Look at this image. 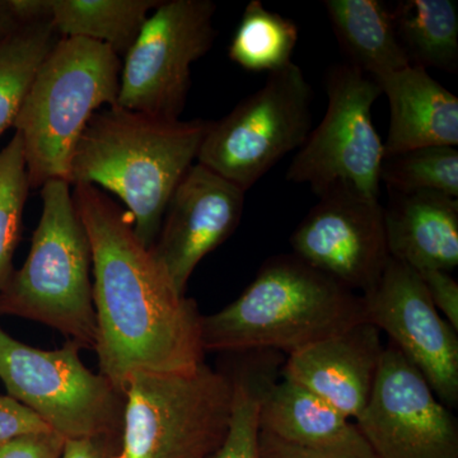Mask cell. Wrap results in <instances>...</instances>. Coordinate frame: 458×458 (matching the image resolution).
<instances>
[{"label":"cell","instance_id":"6da1fadb","mask_svg":"<svg viewBox=\"0 0 458 458\" xmlns=\"http://www.w3.org/2000/svg\"><path fill=\"white\" fill-rule=\"evenodd\" d=\"M73 186L92 250L99 373L123 391L135 370L197 369L205 363L198 303L140 242L131 214L96 186Z\"/></svg>","mask_w":458,"mask_h":458},{"label":"cell","instance_id":"7a4b0ae2","mask_svg":"<svg viewBox=\"0 0 458 458\" xmlns=\"http://www.w3.org/2000/svg\"><path fill=\"white\" fill-rule=\"evenodd\" d=\"M209 122L165 120L120 106L98 111L72 157L71 185L122 199L132 228L152 249L174 189L198 158Z\"/></svg>","mask_w":458,"mask_h":458},{"label":"cell","instance_id":"3957f363","mask_svg":"<svg viewBox=\"0 0 458 458\" xmlns=\"http://www.w3.org/2000/svg\"><path fill=\"white\" fill-rule=\"evenodd\" d=\"M367 321L360 294L294 254L267 259L243 293L221 311L203 316L207 352H282L307 346Z\"/></svg>","mask_w":458,"mask_h":458},{"label":"cell","instance_id":"277c9868","mask_svg":"<svg viewBox=\"0 0 458 458\" xmlns=\"http://www.w3.org/2000/svg\"><path fill=\"white\" fill-rule=\"evenodd\" d=\"M122 60L110 47L62 38L42 63L13 123L22 140L30 188L71 183L72 157L90 117L116 106Z\"/></svg>","mask_w":458,"mask_h":458},{"label":"cell","instance_id":"5b68a950","mask_svg":"<svg viewBox=\"0 0 458 458\" xmlns=\"http://www.w3.org/2000/svg\"><path fill=\"white\" fill-rule=\"evenodd\" d=\"M64 180L41 188L42 214L20 270L0 291V316H16L55 328L68 342L95 351L98 318L90 282L89 234Z\"/></svg>","mask_w":458,"mask_h":458},{"label":"cell","instance_id":"8992f818","mask_svg":"<svg viewBox=\"0 0 458 458\" xmlns=\"http://www.w3.org/2000/svg\"><path fill=\"white\" fill-rule=\"evenodd\" d=\"M120 458H210L228 432L231 375L135 370L126 378Z\"/></svg>","mask_w":458,"mask_h":458},{"label":"cell","instance_id":"52a82bcc","mask_svg":"<svg viewBox=\"0 0 458 458\" xmlns=\"http://www.w3.org/2000/svg\"><path fill=\"white\" fill-rule=\"evenodd\" d=\"M78 344L42 351L0 327V379L64 439L122 437L125 396L104 375L82 363Z\"/></svg>","mask_w":458,"mask_h":458},{"label":"cell","instance_id":"ba28073f","mask_svg":"<svg viewBox=\"0 0 458 458\" xmlns=\"http://www.w3.org/2000/svg\"><path fill=\"white\" fill-rule=\"evenodd\" d=\"M325 87L327 114L300 148L285 179L307 183L318 198L351 194L378 200L385 152L372 107L382 90L348 63L330 68Z\"/></svg>","mask_w":458,"mask_h":458},{"label":"cell","instance_id":"9c48e42d","mask_svg":"<svg viewBox=\"0 0 458 458\" xmlns=\"http://www.w3.org/2000/svg\"><path fill=\"white\" fill-rule=\"evenodd\" d=\"M313 90L291 63L219 122H209L198 164L247 191L312 131Z\"/></svg>","mask_w":458,"mask_h":458},{"label":"cell","instance_id":"30bf717a","mask_svg":"<svg viewBox=\"0 0 458 458\" xmlns=\"http://www.w3.org/2000/svg\"><path fill=\"white\" fill-rule=\"evenodd\" d=\"M216 9L210 0L161 2L125 54L117 106L179 120L191 87L192 63L216 38Z\"/></svg>","mask_w":458,"mask_h":458},{"label":"cell","instance_id":"8fae6325","mask_svg":"<svg viewBox=\"0 0 458 458\" xmlns=\"http://www.w3.org/2000/svg\"><path fill=\"white\" fill-rule=\"evenodd\" d=\"M352 423L378 458H458V421L394 344Z\"/></svg>","mask_w":458,"mask_h":458},{"label":"cell","instance_id":"7c38bea8","mask_svg":"<svg viewBox=\"0 0 458 458\" xmlns=\"http://www.w3.org/2000/svg\"><path fill=\"white\" fill-rule=\"evenodd\" d=\"M367 321L387 334L448 409L458 406V331L437 311L420 274L390 259L384 276L361 295Z\"/></svg>","mask_w":458,"mask_h":458},{"label":"cell","instance_id":"4fadbf2b","mask_svg":"<svg viewBox=\"0 0 458 458\" xmlns=\"http://www.w3.org/2000/svg\"><path fill=\"white\" fill-rule=\"evenodd\" d=\"M295 256L360 295L369 294L390 261L384 207L351 194H330L289 238Z\"/></svg>","mask_w":458,"mask_h":458},{"label":"cell","instance_id":"5bb4252c","mask_svg":"<svg viewBox=\"0 0 458 458\" xmlns=\"http://www.w3.org/2000/svg\"><path fill=\"white\" fill-rule=\"evenodd\" d=\"M243 205L245 191L205 165H192L186 172L150 249L181 294L205 256L236 231Z\"/></svg>","mask_w":458,"mask_h":458},{"label":"cell","instance_id":"9a60e30c","mask_svg":"<svg viewBox=\"0 0 458 458\" xmlns=\"http://www.w3.org/2000/svg\"><path fill=\"white\" fill-rule=\"evenodd\" d=\"M385 349L381 331L363 321L289 355L279 373L354 421L369 403Z\"/></svg>","mask_w":458,"mask_h":458},{"label":"cell","instance_id":"2e32d148","mask_svg":"<svg viewBox=\"0 0 458 458\" xmlns=\"http://www.w3.org/2000/svg\"><path fill=\"white\" fill-rule=\"evenodd\" d=\"M386 242L394 260L423 273L458 265V199L438 192L388 190Z\"/></svg>","mask_w":458,"mask_h":458},{"label":"cell","instance_id":"e0dca14e","mask_svg":"<svg viewBox=\"0 0 458 458\" xmlns=\"http://www.w3.org/2000/svg\"><path fill=\"white\" fill-rule=\"evenodd\" d=\"M390 104L385 156L423 147L458 146V98L421 66L376 81Z\"/></svg>","mask_w":458,"mask_h":458},{"label":"cell","instance_id":"ac0fdd59","mask_svg":"<svg viewBox=\"0 0 458 458\" xmlns=\"http://www.w3.org/2000/svg\"><path fill=\"white\" fill-rule=\"evenodd\" d=\"M325 8L349 63L377 81L411 65L394 30L393 12L378 0H327Z\"/></svg>","mask_w":458,"mask_h":458},{"label":"cell","instance_id":"d6986e66","mask_svg":"<svg viewBox=\"0 0 458 458\" xmlns=\"http://www.w3.org/2000/svg\"><path fill=\"white\" fill-rule=\"evenodd\" d=\"M352 421L309 388L276 378L262 391L259 427L282 441L313 445L340 436Z\"/></svg>","mask_w":458,"mask_h":458},{"label":"cell","instance_id":"ffe728a7","mask_svg":"<svg viewBox=\"0 0 458 458\" xmlns=\"http://www.w3.org/2000/svg\"><path fill=\"white\" fill-rule=\"evenodd\" d=\"M158 0H49L50 18L62 38H80L128 53Z\"/></svg>","mask_w":458,"mask_h":458},{"label":"cell","instance_id":"44dd1931","mask_svg":"<svg viewBox=\"0 0 458 458\" xmlns=\"http://www.w3.org/2000/svg\"><path fill=\"white\" fill-rule=\"evenodd\" d=\"M401 47L411 65L456 72L458 11L451 0H403L393 12Z\"/></svg>","mask_w":458,"mask_h":458},{"label":"cell","instance_id":"7402d4cb","mask_svg":"<svg viewBox=\"0 0 458 458\" xmlns=\"http://www.w3.org/2000/svg\"><path fill=\"white\" fill-rule=\"evenodd\" d=\"M60 38L51 18L21 23L0 38V137L13 126L38 69Z\"/></svg>","mask_w":458,"mask_h":458},{"label":"cell","instance_id":"603a6c76","mask_svg":"<svg viewBox=\"0 0 458 458\" xmlns=\"http://www.w3.org/2000/svg\"><path fill=\"white\" fill-rule=\"evenodd\" d=\"M300 31L293 21L265 8L261 0L246 5L228 55L249 72L282 71L292 62Z\"/></svg>","mask_w":458,"mask_h":458},{"label":"cell","instance_id":"cb8c5ba5","mask_svg":"<svg viewBox=\"0 0 458 458\" xmlns=\"http://www.w3.org/2000/svg\"><path fill=\"white\" fill-rule=\"evenodd\" d=\"M379 180L394 191H430L458 199L457 148L423 147L385 156Z\"/></svg>","mask_w":458,"mask_h":458},{"label":"cell","instance_id":"d4e9b609","mask_svg":"<svg viewBox=\"0 0 458 458\" xmlns=\"http://www.w3.org/2000/svg\"><path fill=\"white\" fill-rule=\"evenodd\" d=\"M273 361L229 373L233 384V400L225 441L210 458H259V408L262 391L276 379Z\"/></svg>","mask_w":458,"mask_h":458},{"label":"cell","instance_id":"484cf974","mask_svg":"<svg viewBox=\"0 0 458 458\" xmlns=\"http://www.w3.org/2000/svg\"><path fill=\"white\" fill-rule=\"evenodd\" d=\"M30 189L22 140L14 132L0 150V291L14 271L13 256L22 233Z\"/></svg>","mask_w":458,"mask_h":458},{"label":"cell","instance_id":"4316f807","mask_svg":"<svg viewBox=\"0 0 458 458\" xmlns=\"http://www.w3.org/2000/svg\"><path fill=\"white\" fill-rule=\"evenodd\" d=\"M259 458H378L354 423L330 441L297 445L259 433Z\"/></svg>","mask_w":458,"mask_h":458},{"label":"cell","instance_id":"83f0119b","mask_svg":"<svg viewBox=\"0 0 458 458\" xmlns=\"http://www.w3.org/2000/svg\"><path fill=\"white\" fill-rule=\"evenodd\" d=\"M50 432L33 410L9 394H0V447L22 437Z\"/></svg>","mask_w":458,"mask_h":458},{"label":"cell","instance_id":"f1b7e54d","mask_svg":"<svg viewBox=\"0 0 458 458\" xmlns=\"http://www.w3.org/2000/svg\"><path fill=\"white\" fill-rule=\"evenodd\" d=\"M420 274L437 311L458 331V283L448 271L427 270Z\"/></svg>","mask_w":458,"mask_h":458},{"label":"cell","instance_id":"f546056e","mask_svg":"<svg viewBox=\"0 0 458 458\" xmlns=\"http://www.w3.org/2000/svg\"><path fill=\"white\" fill-rule=\"evenodd\" d=\"M65 439L55 432L33 434L0 447V458H60Z\"/></svg>","mask_w":458,"mask_h":458},{"label":"cell","instance_id":"4dcf8cb0","mask_svg":"<svg viewBox=\"0 0 458 458\" xmlns=\"http://www.w3.org/2000/svg\"><path fill=\"white\" fill-rule=\"evenodd\" d=\"M122 437L65 439L60 458H120Z\"/></svg>","mask_w":458,"mask_h":458},{"label":"cell","instance_id":"1f68e13d","mask_svg":"<svg viewBox=\"0 0 458 458\" xmlns=\"http://www.w3.org/2000/svg\"><path fill=\"white\" fill-rule=\"evenodd\" d=\"M20 25L11 0H0V38L8 35Z\"/></svg>","mask_w":458,"mask_h":458}]
</instances>
